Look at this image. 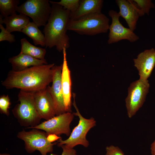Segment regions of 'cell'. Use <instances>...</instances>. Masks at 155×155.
Returning a JSON list of instances; mask_svg holds the SVG:
<instances>
[{"label":"cell","mask_w":155,"mask_h":155,"mask_svg":"<svg viewBox=\"0 0 155 155\" xmlns=\"http://www.w3.org/2000/svg\"><path fill=\"white\" fill-rule=\"evenodd\" d=\"M55 64L31 67L23 70L9 71L1 83L7 89L16 88L35 92L46 88L52 82Z\"/></svg>","instance_id":"6da1fadb"},{"label":"cell","mask_w":155,"mask_h":155,"mask_svg":"<svg viewBox=\"0 0 155 155\" xmlns=\"http://www.w3.org/2000/svg\"><path fill=\"white\" fill-rule=\"evenodd\" d=\"M51 11L43 32L46 48L56 47L59 52L70 46L69 39L67 34V25L70 19V11L62 6L49 1Z\"/></svg>","instance_id":"7a4b0ae2"},{"label":"cell","mask_w":155,"mask_h":155,"mask_svg":"<svg viewBox=\"0 0 155 155\" xmlns=\"http://www.w3.org/2000/svg\"><path fill=\"white\" fill-rule=\"evenodd\" d=\"M34 92L20 90L18 95L20 103L12 110L20 125L26 127V129L38 125L41 119L36 108Z\"/></svg>","instance_id":"3957f363"},{"label":"cell","mask_w":155,"mask_h":155,"mask_svg":"<svg viewBox=\"0 0 155 155\" xmlns=\"http://www.w3.org/2000/svg\"><path fill=\"white\" fill-rule=\"evenodd\" d=\"M109 19L102 13L87 15L68 22L67 30L81 35L94 36L106 33L109 30Z\"/></svg>","instance_id":"277c9868"},{"label":"cell","mask_w":155,"mask_h":155,"mask_svg":"<svg viewBox=\"0 0 155 155\" xmlns=\"http://www.w3.org/2000/svg\"><path fill=\"white\" fill-rule=\"evenodd\" d=\"M73 96L74 100L73 104L76 111V112L73 113L74 115L79 117V123L73 128L67 139L63 140L61 137L57 141V146L60 147L65 145L70 148H73L76 146L80 145L87 148L89 143L86 139V135L91 129L96 126V121L93 117L87 119L82 116L76 105L75 94H73Z\"/></svg>","instance_id":"5b68a950"},{"label":"cell","mask_w":155,"mask_h":155,"mask_svg":"<svg viewBox=\"0 0 155 155\" xmlns=\"http://www.w3.org/2000/svg\"><path fill=\"white\" fill-rule=\"evenodd\" d=\"M26 131L23 130L19 132L17 137L24 142L25 149L27 152L32 153L35 151L40 152L41 155H47L53 151V146L57 142L51 143L47 140L48 135L42 130L32 129Z\"/></svg>","instance_id":"8992f818"},{"label":"cell","mask_w":155,"mask_h":155,"mask_svg":"<svg viewBox=\"0 0 155 155\" xmlns=\"http://www.w3.org/2000/svg\"><path fill=\"white\" fill-rule=\"evenodd\" d=\"M49 1L27 0L18 6L17 11L32 18L38 27L44 26L51 11Z\"/></svg>","instance_id":"52a82bcc"},{"label":"cell","mask_w":155,"mask_h":155,"mask_svg":"<svg viewBox=\"0 0 155 155\" xmlns=\"http://www.w3.org/2000/svg\"><path fill=\"white\" fill-rule=\"evenodd\" d=\"M150 84L148 80L139 79L132 82L128 88V94L125 99L127 115L133 117L142 106L149 92Z\"/></svg>","instance_id":"ba28073f"},{"label":"cell","mask_w":155,"mask_h":155,"mask_svg":"<svg viewBox=\"0 0 155 155\" xmlns=\"http://www.w3.org/2000/svg\"><path fill=\"white\" fill-rule=\"evenodd\" d=\"M74 115L71 112H66L44 121L35 126L26 129L41 130L46 132L48 135L54 134L59 135L64 134L69 136L71 133L70 125Z\"/></svg>","instance_id":"9c48e42d"},{"label":"cell","mask_w":155,"mask_h":155,"mask_svg":"<svg viewBox=\"0 0 155 155\" xmlns=\"http://www.w3.org/2000/svg\"><path fill=\"white\" fill-rule=\"evenodd\" d=\"M108 15L112 19V22L109 26L108 44L117 42L123 40H127L133 42L139 39V37L129 28L124 27L119 21L120 15L118 12L113 10L109 11Z\"/></svg>","instance_id":"30bf717a"},{"label":"cell","mask_w":155,"mask_h":155,"mask_svg":"<svg viewBox=\"0 0 155 155\" xmlns=\"http://www.w3.org/2000/svg\"><path fill=\"white\" fill-rule=\"evenodd\" d=\"M62 68V64L54 66L52 84L47 87L54 105L56 115L66 112L61 85Z\"/></svg>","instance_id":"8fae6325"},{"label":"cell","mask_w":155,"mask_h":155,"mask_svg":"<svg viewBox=\"0 0 155 155\" xmlns=\"http://www.w3.org/2000/svg\"><path fill=\"white\" fill-rule=\"evenodd\" d=\"M34 97L36 108L41 119L47 120L55 116L54 105L47 87L34 92Z\"/></svg>","instance_id":"7c38bea8"},{"label":"cell","mask_w":155,"mask_h":155,"mask_svg":"<svg viewBox=\"0 0 155 155\" xmlns=\"http://www.w3.org/2000/svg\"><path fill=\"white\" fill-rule=\"evenodd\" d=\"M134 66L138 71L140 79L147 80L155 66V49H146L133 59Z\"/></svg>","instance_id":"4fadbf2b"},{"label":"cell","mask_w":155,"mask_h":155,"mask_svg":"<svg viewBox=\"0 0 155 155\" xmlns=\"http://www.w3.org/2000/svg\"><path fill=\"white\" fill-rule=\"evenodd\" d=\"M115 1L119 7L120 17L125 19L129 28L133 32L140 17V10L136 4L133 0H117Z\"/></svg>","instance_id":"5bb4252c"},{"label":"cell","mask_w":155,"mask_h":155,"mask_svg":"<svg viewBox=\"0 0 155 155\" xmlns=\"http://www.w3.org/2000/svg\"><path fill=\"white\" fill-rule=\"evenodd\" d=\"M66 49L63 50V62L62 64L61 81L64 104L66 112H71V80L66 57Z\"/></svg>","instance_id":"9a60e30c"},{"label":"cell","mask_w":155,"mask_h":155,"mask_svg":"<svg viewBox=\"0 0 155 155\" xmlns=\"http://www.w3.org/2000/svg\"><path fill=\"white\" fill-rule=\"evenodd\" d=\"M103 2L102 0H80L77 9L70 13V19L75 20L89 14L101 13Z\"/></svg>","instance_id":"2e32d148"},{"label":"cell","mask_w":155,"mask_h":155,"mask_svg":"<svg viewBox=\"0 0 155 155\" xmlns=\"http://www.w3.org/2000/svg\"><path fill=\"white\" fill-rule=\"evenodd\" d=\"M8 60L11 65L12 70L16 71L23 70L32 66L48 64L46 60L37 59L20 52L18 55L10 58Z\"/></svg>","instance_id":"e0dca14e"},{"label":"cell","mask_w":155,"mask_h":155,"mask_svg":"<svg viewBox=\"0 0 155 155\" xmlns=\"http://www.w3.org/2000/svg\"><path fill=\"white\" fill-rule=\"evenodd\" d=\"M30 22L28 16L22 14L16 13L4 18L0 16V24H5L6 30L10 33L15 31L22 32Z\"/></svg>","instance_id":"ac0fdd59"},{"label":"cell","mask_w":155,"mask_h":155,"mask_svg":"<svg viewBox=\"0 0 155 155\" xmlns=\"http://www.w3.org/2000/svg\"><path fill=\"white\" fill-rule=\"evenodd\" d=\"M20 53L29 55L35 58L46 61L44 59L46 53L45 49L36 47L30 43L24 38L20 40Z\"/></svg>","instance_id":"d6986e66"},{"label":"cell","mask_w":155,"mask_h":155,"mask_svg":"<svg viewBox=\"0 0 155 155\" xmlns=\"http://www.w3.org/2000/svg\"><path fill=\"white\" fill-rule=\"evenodd\" d=\"M22 32L32 39L36 45L45 46L44 35L38 28V26L33 22H30L22 30Z\"/></svg>","instance_id":"ffe728a7"},{"label":"cell","mask_w":155,"mask_h":155,"mask_svg":"<svg viewBox=\"0 0 155 155\" xmlns=\"http://www.w3.org/2000/svg\"><path fill=\"white\" fill-rule=\"evenodd\" d=\"M19 0H0V15L3 18L16 13Z\"/></svg>","instance_id":"44dd1931"},{"label":"cell","mask_w":155,"mask_h":155,"mask_svg":"<svg viewBox=\"0 0 155 155\" xmlns=\"http://www.w3.org/2000/svg\"><path fill=\"white\" fill-rule=\"evenodd\" d=\"M140 11V17L145 14L149 15L150 9L154 8L155 5L151 0H133Z\"/></svg>","instance_id":"7402d4cb"},{"label":"cell","mask_w":155,"mask_h":155,"mask_svg":"<svg viewBox=\"0 0 155 155\" xmlns=\"http://www.w3.org/2000/svg\"><path fill=\"white\" fill-rule=\"evenodd\" d=\"M55 2L62 6L70 13L75 11L78 8L80 4L79 0H61Z\"/></svg>","instance_id":"603a6c76"},{"label":"cell","mask_w":155,"mask_h":155,"mask_svg":"<svg viewBox=\"0 0 155 155\" xmlns=\"http://www.w3.org/2000/svg\"><path fill=\"white\" fill-rule=\"evenodd\" d=\"M11 105L10 98L8 95H3L0 97V112L7 116L9 115V108Z\"/></svg>","instance_id":"cb8c5ba5"},{"label":"cell","mask_w":155,"mask_h":155,"mask_svg":"<svg viewBox=\"0 0 155 155\" xmlns=\"http://www.w3.org/2000/svg\"><path fill=\"white\" fill-rule=\"evenodd\" d=\"M0 29L1 32L0 33V41H7L10 43L16 41L14 35L8 32L3 26L0 24Z\"/></svg>","instance_id":"d4e9b609"},{"label":"cell","mask_w":155,"mask_h":155,"mask_svg":"<svg viewBox=\"0 0 155 155\" xmlns=\"http://www.w3.org/2000/svg\"><path fill=\"white\" fill-rule=\"evenodd\" d=\"M105 155H124L122 150L118 147L111 145L106 148Z\"/></svg>","instance_id":"484cf974"},{"label":"cell","mask_w":155,"mask_h":155,"mask_svg":"<svg viewBox=\"0 0 155 155\" xmlns=\"http://www.w3.org/2000/svg\"><path fill=\"white\" fill-rule=\"evenodd\" d=\"M62 149V152L61 155H77L76 150L73 148H70L65 145L60 147ZM50 155H57L52 153Z\"/></svg>","instance_id":"4316f807"},{"label":"cell","mask_w":155,"mask_h":155,"mask_svg":"<svg viewBox=\"0 0 155 155\" xmlns=\"http://www.w3.org/2000/svg\"><path fill=\"white\" fill-rule=\"evenodd\" d=\"M61 137L54 134H50L47 136V138L48 141L52 143L56 140H58Z\"/></svg>","instance_id":"83f0119b"},{"label":"cell","mask_w":155,"mask_h":155,"mask_svg":"<svg viewBox=\"0 0 155 155\" xmlns=\"http://www.w3.org/2000/svg\"><path fill=\"white\" fill-rule=\"evenodd\" d=\"M150 150L151 155H155V140L151 145Z\"/></svg>","instance_id":"f1b7e54d"},{"label":"cell","mask_w":155,"mask_h":155,"mask_svg":"<svg viewBox=\"0 0 155 155\" xmlns=\"http://www.w3.org/2000/svg\"><path fill=\"white\" fill-rule=\"evenodd\" d=\"M0 155H11L10 154L8 153H1L0 154Z\"/></svg>","instance_id":"f546056e"},{"label":"cell","mask_w":155,"mask_h":155,"mask_svg":"<svg viewBox=\"0 0 155 155\" xmlns=\"http://www.w3.org/2000/svg\"></svg>","instance_id":"4dcf8cb0"}]
</instances>
